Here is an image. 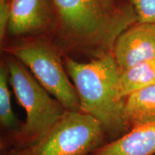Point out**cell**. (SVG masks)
<instances>
[{
	"mask_svg": "<svg viewBox=\"0 0 155 155\" xmlns=\"http://www.w3.org/2000/svg\"><path fill=\"white\" fill-rule=\"evenodd\" d=\"M55 17L52 40L63 56L90 60L111 55L116 39L137 22L130 0H50Z\"/></svg>",
	"mask_w": 155,
	"mask_h": 155,
	"instance_id": "cell-1",
	"label": "cell"
},
{
	"mask_svg": "<svg viewBox=\"0 0 155 155\" xmlns=\"http://www.w3.org/2000/svg\"><path fill=\"white\" fill-rule=\"evenodd\" d=\"M63 61L78 96L81 110L99 122L108 141L130 131L125 116V99L118 94L121 69L113 54L88 63L65 55Z\"/></svg>",
	"mask_w": 155,
	"mask_h": 155,
	"instance_id": "cell-2",
	"label": "cell"
},
{
	"mask_svg": "<svg viewBox=\"0 0 155 155\" xmlns=\"http://www.w3.org/2000/svg\"><path fill=\"white\" fill-rule=\"evenodd\" d=\"M8 68L9 81L16 97L26 112L19 132L2 152L22 148L40 140L61 119L68 110L31 74L28 68L14 56L7 55L4 60Z\"/></svg>",
	"mask_w": 155,
	"mask_h": 155,
	"instance_id": "cell-3",
	"label": "cell"
},
{
	"mask_svg": "<svg viewBox=\"0 0 155 155\" xmlns=\"http://www.w3.org/2000/svg\"><path fill=\"white\" fill-rule=\"evenodd\" d=\"M2 50L30 69L39 83L68 111H80L78 96L70 81L63 55L51 38L23 39L3 46Z\"/></svg>",
	"mask_w": 155,
	"mask_h": 155,
	"instance_id": "cell-4",
	"label": "cell"
},
{
	"mask_svg": "<svg viewBox=\"0 0 155 155\" xmlns=\"http://www.w3.org/2000/svg\"><path fill=\"white\" fill-rule=\"evenodd\" d=\"M108 139L102 125L80 110L68 111L40 140L3 155H91Z\"/></svg>",
	"mask_w": 155,
	"mask_h": 155,
	"instance_id": "cell-5",
	"label": "cell"
},
{
	"mask_svg": "<svg viewBox=\"0 0 155 155\" xmlns=\"http://www.w3.org/2000/svg\"><path fill=\"white\" fill-rule=\"evenodd\" d=\"M55 17L50 0H11L7 36L23 39L50 37Z\"/></svg>",
	"mask_w": 155,
	"mask_h": 155,
	"instance_id": "cell-6",
	"label": "cell"
},
{
	"mask_svg": "<svg viewBox=\"0 0 155 155\" xmlns=\"http://www.w3.org/2000/svg\"><path fill=\"white\" fill-rule=\"evenodd\" d=\"M112 54L121 69L155 59V24L131 25L116 39Z\"/></svg>",
	"mask_w": 155,
	"mask_h": 155,
	"instance_id": "cell-7",
	"label": "cell"
},
{
	"mask_svg": "<svg viewBox=\"0 0 155 155\" xmlns=\"http://www.w3.org/2000/svg\"><path fill=\"white\" fill-rule=\"evenodd\" d=\"M155 124L134 128L98 147L91 155H154Z\"/></svg>",
	"mask_w": 155,
	"mask_h": 155,
	"instance_id": "cell-8",
	"label": "cell"
},
{
	"mask_svg": "<svg viewBox=\"0 0 155 155\" xmlns=\"http://www.w3.org/2000/svg\"><path fill=\"white\" fill-rule=\"evenodd\" d=\"M124 112L131 129L155 124V84L128 96L125 98Z\"/></svg>",
	"mask_w": 155,
	"mask_h": 155,
	"instance_id": "cell-9",
	"label": "cell"
},
{
	"mask_svg": "<svg viewBox=\"0 0 155 155\" xmlns=\"http://www.w3.org/2000/svg\"><path fill=\"white\" fill-rule=\"evenodd\" d=\"M155 84V59L121 69L118 80V94L122 99L151 85Z\"/></svg>",
	"mask_w": 155,
	"mask_h": 155,
	"instance_id": "cell-10",
	"label": "cell"
},
{
	"mask_svg": "<svg viewBox=\"0 0 155 155\" xmlns=\"http://www.w3.org/2000/svg\"><path fill=\"white\" fill-rule=\"evenodd\" d=\"M9 83L8 68L3 61L0 65V124L5 134L1 139V146L14 138L22 124V122H19L12 111Z\"/></svg>",
	"mask_w": 155,
	"mask_h": 155,
	"instance_id": "cell-11",
	"label": "cell"
},
{
	"mask_svg": "<svg viewBox=\"0 0 155 155\" xmlns=\"http://www.w3.org/2000/svg\"><path fill=\"white\" fill-rule=\"evenodd\" d=\"M138 22L155 24V0H130Z\"/></svg>",
	"mask_w": 155,
	"mask_h": 155,
	"instance_id": "cell-12",
	"label": "cell"
},
{
	"mask_svg": "<svg viewBox=\"0 0 155 155\" xmlns=\"http://www.w3.org/2000/svg\"><path fill=\"white\" fill-rule=\"evenodd\" d=\"M9 1H11V0H9Z\"/></svg>",
	"mask_w": 155,
	"mask_h": 155,
	"instance_id": "cell-13",
	"label": "cell"
}]
</instances>
